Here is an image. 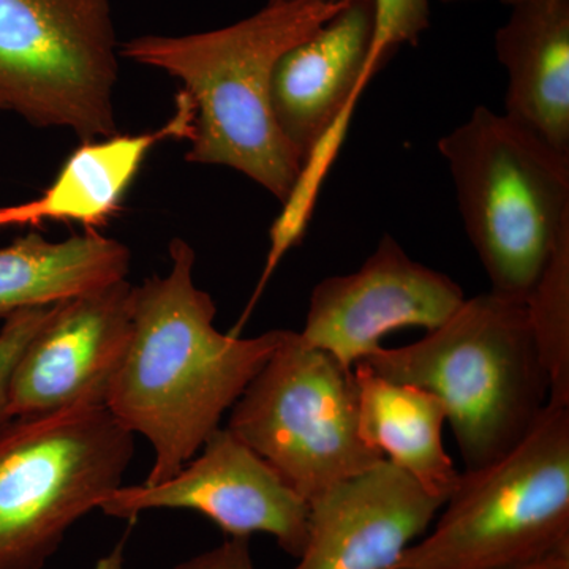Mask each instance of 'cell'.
Returning a JSON list of instances; mask_svg holds the SVG:
<instances>
[{
    "label": "cell",
    "instance_id": "6da1fadb",
    "mask_svg": "<svg viewBox=\"0 0 569 569\" xmlns=\"http://www.w3.org/2000/svg\"><path fill=\"white\" fill-rule=\"evenodd\" d=\"M170 258L167 276L134 287L132 337L104 403L151 443L146 486L173 478L201 451L288 335H222L211 295L194 284L192 247L174 239Z\"/></svg>",
    "mask_w": 569,
    "mask_h": 569
},
{
    "label": "cell",
    "instance_id": "7a4b0ae2",
    "mask_svg": "<svg viewBox=\"0 0 569 569\" xmlns=\"http://www.w3.org/2000/svg\"><path fill=\"white\" fill-rule=\"evenodd\" d=\"M353 0H269L252 17L189 36H141L122 58L178 78L193 108L186 159L252 179L284 204L302 162L272 110V78L284 52Z\"/></svg>",
    "mask_w": 569,
    "mask_h": 569
},
{
    "label": "cell",
    "instance_id": "3957f363",
    "mask_svg": "<svg viewBox=\"0 0 569 569\" xmlns=\"http://www.w3.org/2000/svg\"><path fill=\"white\" fill-rule=\"evenodd\" d=\"M378 376L432 392L447 408L463 470L507 456L550 403V380L531 332L527 302L466 298L443 325L408 346H381L365 359Z\"/></svg>",
    "mask_w": 569,
    "mask_h": 569
},
{
    "label": "cell",
    "instance_id": "277c9868",
    "mask_svg": "<svg viewBox=\"0 0 569 569\" xmlns=\"http://www.w3.org/2000/svg\"><path fill=\"white\" fill-rule=\"evenodd\" d=\"M490 291L527 302L569 230V156L478 107L438 141Z\"/></svg>",
    "mask_w": 569,
    "mask_h": 569
},
{
    "label": "cell",
    "instance_id": "5b68a950",
    "mask_svg": "<svg viewBox=\"0 0 569 569\" xmlns=\"http://www.w3.org/2000/svg\"><path fill=\"white\" fill-rule=\"evenodd\" d=\"M569 549V407L549 406L503 458L460 471L392 569H503Z\"/></svg>",
    "mask_w": 569,
    "mask_h": 569
},
{
    "label": "cell",
    "instance_id": "8992f818",
    "mask_svg": "<svg viewBox=\"0 0 569 569\" xmlns=\"http://www.w3.org/2000/svg\"><path fill=\"white\" fill-rule=\"evenodd\" d=\"M134 433L107 407L13 419L0 436V569H43L122 486Z\"/></svg>",
    "mask_w": 569,
    "mask_h": 569
},
{
    "label": "cell",
    "instance_id": "52a82bcc",
    "mask_svg": "<svg viewBox=\"0 0 569 569\" xmlns=\"http://www.w3.org/2000/svg\"><path fill=\"white\" fill-rule=\"evenodd\" d=\"M227 429L307 503L385 459L359 436L353 369L295 331L231 408Z\"/></svg>",
    "mask_w": 569,
    "mask_h": 569
},
{
    "label": "cell",
    "instance_id": "ba28073f",
    "mask_svg": "<svg viewBox=\"0 0 569 569\" xmlns=\"http://www.w3.org/2000/svg\"><path fill=\"white\" fill-rule=\"evenodd\" d=\"M119 56L108 0H0V110L32 126L118 134Z\"/></svg>",
    "mask_w": 569,
    "mask_h": 569
},
{
    "label": "cell",
    "instance_id": "9c48e42d",
    "mask_svg": "<svg viewBox=\"0 0 569 569\" xmlns=\"http://www.w3.org/2000/svg\"><path fill=\"white\" fill-rule=\"evenodd\" d=\"M99 509L118 519H134L149 509H190L230 538L269 535L295 559L309 537V503L227 427H219L173 478L156 486H121Z\"/></svg>",
    "mask_w": 569,
    "mask_h": 569
},
{
    "label": "cell",
    "instance_id": "30bf717a",
    "mask_svg": "<svg viewBox=\"0 0 569 569\" xmlns=\"http://www.w3.org/2000/svg\"><path fill=\"white\" fill-rule=\"evenodd\" d=\"M463 301L458 282L415 261L387 233L358 271L326 277L313 287L298 336L305 346L353 369L381 347L385 336L406 328L432 331Z\"/></svg>",
    "mask_w": 569,
    "mask_h": 569
},
{
    "label": "cell",
    "instance_id": "8fae6325",
    "mask_svg": "<svg viewBox=\"0 0 569 569\" xmlns=\"http://www.w3.org/2000/svg\"><path fill=\"white\" fill-rule=\"evenodd\" d=\"M133 291L126 279L54 306L14 367L11 418L104 407L132 337Z\"/></svg>",
    "mask_w": 569,
    "mask_h": 569
},
{
    "label": "cell",
    "instance_id": "7c38bea8",
    "mask_svg": "<svg viewBox=\"0 0 569 569\" xmlns=\"http://www.w3.org/2000/svg\"><path fill=\"white\" fill-rule=\"evenodd\" d=\"M445 501L383 459L310 501L309 537L293 569H392Z\"/></svg>",
    "mask_w": 569,
    "mask_h": 569
},
{
    "label": "cell",
    "instance_id": "4fadbf2b",
    "mask_svg": "<svg viewBox=\"0 0 569 569\" xmlns=\"http://www.w3.org/2000/svg\"><path fill=\"white\" fill-rule=\"evenodd\" d=\"M193 119L192 103L181 92L174 118L162 129L82 142L40 198L0 208V228L80 222L91 230L103 224L118 211L153 146L168 138L190 140Z\"/></svg>",
    "mask_w": 569,
    "mask_h": 569
},
{
    "label": "cell",
    "instance_id": "5bb4252c",
    "mask_svg": "<svg viewBox=\"0 0 569 569\" xmlns=\"http://www.w3.org/2000/svg\"><path fill=\"white\" fill-rule=\"evenodd\" d=\"M505 114L569 156V0L520 6L496 36Z\"/></svg>",
    "mask_w": 569,
    "mask_h": 569
},
{
    "label": "cell",
    "instance_id": "9a60e30c",
    "mask_svg": "<svg viewBox=\"0 0 569 569\" xmlns=\"http://www.w3.org/2000/svg\"><path fill=\"white\" fill-rule=\"evenodd\" d=\"M359 436L433 496H451L460 471L443 443L448 413L432 392L353 367Z\"/></svg>",
    "mask_w": 569,
    "mask_h": 569
},
{
    "label": "cell",
    "instance_id": "2e32d148",
    "mask_svg": "<svg viewBox=\"0 0 569 569\" xmlns=\"http://www.w3.org/2000/svg\"><path fill=\"white\" fill-rule=\"evenodd\" d=\"M130 263L129 247L93 230L61 242L22 236L0 249V320L121 282Z\"/></svg>",
    "mask_w": 569,
    "mask_h": 569
},
{
    "label": "cell",
    "instance_id": "e0dca14e",
    "mask_svg": "<svg viewBox=\"0 0 569 569\" xmlns=\"http://www.w3.org/2000/svg\"><path fill=\"white\" fill-rule=\"evenodd\" d=\"M531 332L550 380V403L569 407V230L527 299Z\"/></svg>",
    "mask_w": 569,
    "mask_h": 569
},
{
    "label": "cell",
    "instance_id": "ac0fdd59",
    "mask_svg": "<svg viewBox=\"0 0 569 569\" xmlns=\"http://www.w3.org/2000/svg\"><path fill=\"white\" fill-rule=\"evenodd\" d=\"M373 37L369 54L372 77L402 44H417L429 28V0H372Z\"/></svg>",
    "mask_w": 569,
    "mask_h": 569
},
{
    "label": "cell",
    "instance_id": "d6986e66",
    "mask_svg": "<svg viewBox=\"0 0 569 569\" xmlns=\"http://www.w3.org/2000/svg\"><path fill=\"white\" fill-rule=\"evenodd\" d=\"M51 307L26 309L3 320L0 329V436L13 421L10 415V381L22 351L51 317Z\"/></svg>",
    "mask_w": 569,
    "mask_h": 569
},
{
    "label": "cell",
    "instance_id": "ffe728a7",
    "mask_svg": "<svg viewBox=\"0 0 569 569\" xmlns=\"http://www.w3.org/2000/svg\"><path fill=\"white\" fill-rule=\"evenodd\" d=\"M174 569H257L254 568L252 552H250V538H230L223 545L182 561Z\"/></svg>",
    "mask_w": 569,
    "mask_h": 569
},
{
    "label": "cell",
    "instance_id": "44dd1931",
    "mask_svg": "<svg viewBox=\"0 0 569 569\" xmlns=\"http://www.w3.org/2000/svg\"><path fill=\"white\" fill-rule=\"evenodd\" d=\"M503 569H569V549L557 550V552L549 553V556L541 557V559Z\"/></svg>",
    "mask_w": 569,
    "mask_h": 569
},
{
    "label": "cell",
    "instance_id": "7402d4cb",
    "mask_svg": "<svg viewBox=\"0 0 569 569\" xmlns=\"http://www.w3.org/2000/svg\"><path fill=\"white\" fill-rule=\"evenodd\" d=\"M500 2L509 9H515L520 6H538V3L561 2V0H500Z\"/></svg>",
    "mask_w": 569,
    "mask_h": 569
},
{
    "label": "cell",
    "instance_id": "603a6c76",
    "mask_svg": "<svg viewBox=\"0 0 569 569\" xmlns=\"http://www.w3.org/2000/svg\"><path fill=\"white\" fill-rule=\"evenodd\" d=\"M443 3H459V2H468V0H440Z\"/></svg>",
    "mask_w": 569,
    "mask_h": 569
}]
</instances>
